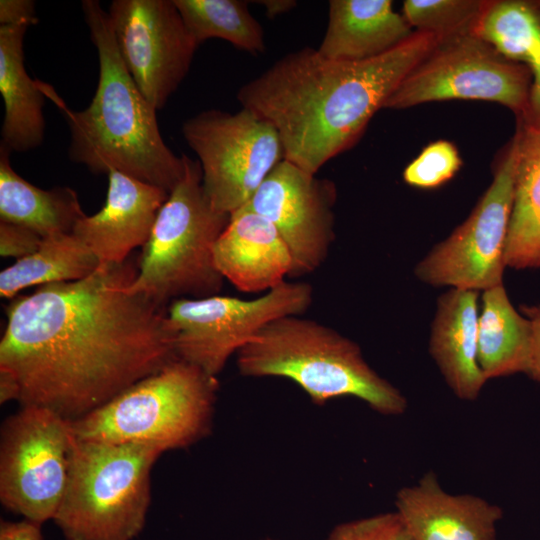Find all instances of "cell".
Listing matches in <instances>:
<instances>
[{
  "instance_id": "1",
  "label": "cell",
  "mask_w": 540,
  "mask_h": 540,
  "mask_svg": "<svg viewBox=\"0 0 540 540\" xmlns=\"http://www.w3.org/2000/svg\"><path fill=\"white\" fill-rule=\"evenodd\" d=\"M137 273L128 258L12 298L0 370L18 382L20 406L74 421L178 359L167 308L128 291Z\"/></svg>"
},
{
  "instance_id": "24",
  "label": "cell",
  "mask_w": 540,
  "mask_h": 540,
  "mask_svg": "<svg viewBox=\"0 0 540 540\" xmlns=\"http://www.w3.org/2000/svg\"><path fill=\"white\" fill-rule=\"evenodd\" d=\"M478 318V362L486 380L525 373L531 325L512 305L504 284L482 291Z\"/></svg>"
},
{
  "instance_id": "4",
  "label": "cell",
  "mask_w": 540,
  "mask_h": 540,
  "mask_svg": "<svg viewBox=\"0 0 540 540\" xmlns=\"http://www.w3.org/2000/svg\"><path fill=\"white\" fill-rule=\"evenodd\" d=\"M236 355L243 376L287 378L318 405L351 396L388 416L408 407L402 392L367 363L355 341L301 315L268 323Z\"/></svg>"
},
{
  "instance_id": "3",
  "label": "cell",
  "mask_w": 540,
  "mask_h": 540,
  "mask_svg": "<svg viewBox=\"0 0 540 540\" xmlns=\"http://www.w3.org/2000/svg\"><path fill=\"white\" fill-rule=\"evenodd\" d=\"M81 7L99 62L90 104L73 111L50 85L40 82L45 96L67 119L69 158L92 173L116 170L170 193L184 174V154L177 156L164 142L157 111L122 62L108 12L97 0H84Z\"/></svg>"
},
{
  "instance_id": "12",
  "label": "cell",
  "mask_w": 540,
  "mask_h": 540,
  "mask_svg": "<svg viewBox=\"0 0 540 540\" xmlns=\"http://www.w3.org/2000/svg\"><path fill=\"white\" fill-rule=\"evenodd\" d=\"M518 149L515 131L496 165L490 186L467 219L417 263V279L434 287L475 291L503 284Z\"/></svg>"
},
{
  "instance_id": "11",
  "label": "cell",
  "mask_w": 540,
  "mask_h": 540,
  "mask_svg": "<svg viewBox=\"0 0 540 540\" xmlns=\"http://www.w3.org/2000/svg\"><path fill=\"white\" fill-rule=\"evenodd\" d=\"M182 134L198 157L205 195L221 213L247 204L284 159L276 129L243 107L235 113L202 111L183 123Z\"/></svg>"
},
{
  "instance_id": "21",
  "label": "cell",
  "mask_w": 540,
  "mask_h": 540,
  "mask_svg": "<svg viewBox=\"0 0 540 540\" xmlns=\"http://www.w3.org/2000/svg\"><path fill=\"white\" fill-rule=\"evenodd\" d=\"M474 32L530 71L528 109L517 120L540 129V0H486Z\"/></svg>"
},
{
  "instance_id": "20",
  "label": "cell",
  "mask_w": 540,
  "mask_h": 540,
  "mask_svg": "<svg viewBox=\"0 0 540 540\" xmlns=\"http://www.w3.org/2000/svg\"><path fill=\"white\" fill-rule=\"evenodd\" d=\"M29 27L0 26V93L4 103L0 147L26 152L39 147L45 135V94L40 81L24 65L23 41Z\"/></svg>"
},
{
  "instance_id": "15",
  "label": "cell",
  "mask_w": 540,
  "mask_h": 540,
  "mask_svg": "<svg viewBox=\"0 0 540 540\" xmlns=\"http://www.w3.org/2000/svg\"><path fill=\"white\" fill-rule=\"evenodd\" d=\"M107 176L108 191L103 208L81 218L72 233L101 264L122 263L134 249L147 243L169 193L116 170H110Z\"/></svg>"
},
{
  "instance_id": "30",
  "label": "cell",
  "mask_w": 540,
  "mask_h": 540,
  "mask_svg": "<svg viewBox=\"0 0 540 540\" xmlns=\"http://www.w3.org/2000/svg\"><path fill=\"white\" fill-rule=\"evenodd\" d=\"M43 237L36 232L16 224L0 221V255L16 260L34 253Z\"/></svg>"
},
{
  "instance_id": "27",
  "label": "cell",
  "mask_w": 540,
  "mask_h": 540,
  "mask_svg": "<svg viewBox=\"0 0 540 540\" xmlns=\"http://www.w3.org/2000/svg\"><path fill=\"white\" fill-rule=\"evenodd\" d=\"M486 0H406L402 15L415 31L440 39L473 32Z\"/></svg>"
},
{
  "instance_id": "13",
  "label": "cell",
  "mask_w": 540,
  "mask_h": 540,
  "mask_svg": "<svg viewBox=\"0 0 540 540\" xmlns=\"http://www.w3.org/2000/svg\"><path fill=\"white\" fill-rule=\"evenodd\" d=\"M107 12L127 71L148 103L163 109L187 76L199 44L173 0H114Z\"/></svg>"
},
{
  "instance_id": "8",
  "label": "cell",
  "mask_w": 540,
  "mask_h": 540,
  "mask_svg": "<svg viewBox=\"0 0 540 540\" xmlns=\"http://www.w3.org/2000/svg\"><path fill=\"white\" fill-rule=\"evenodd\" d=\"M532 77L474 31L440 39L402 80L384 109H407L434 101L499 103L521 119L527 112Z\"/></svg>"
},
{
  "instance_id": "19",
  "label": "cell",
  "mask_w": 540,
  "mask_h": 540,
  "mask_svg": "<svg viewBox=\"0 0 540 540\" xmlns=\"http://www.w3.org/2000/svg\"><path fill=\"white\" fill-rule=\"evenodd\" d=\"M414 33L390 0H331L327 28L316 49L330 60L363 61L393 50Z\"/></svg>"
},
{
  "instance_id": "33",
  "label": "cell",
  "mask_w": 540,
  "mask_h": 540,
  "mask_svg": "<svg viewBox=\"0 0 540 540\" xmlns=\"http://www.w3.org/2000/svg\"><path fill=\"white\" fill-rule=\"evenodd\" d=\"M42 524L28 519L0 522V540H43Z\"/></svg>"
},
{
  "instance_id": "2",
  "label": "cell",
  "mask_w": 540,
  "mask_h": 540,
  "mask_svg": "<svg viewBox=\"0 0 540 540\" xmlns=\"http://www.w3.org/2000/svg\"><path fill=\"white\" fill-rule=\"evenodd\" d=\"M439 40L415 31L393 50L354 62L330 60L303 47L243 84L237 100L276 129L284 159L317 174L357 143L374 114Z\"/></svg>"
},
{
  "instance_id": "5",
  "label": "cell",
  "mask_w": 540,
  "mask_h": 540,
  "mask_svg": "<svg viewBox=\"0 0 540 540\" xmlns=\"http://www.w3.org/2000/svg\"><path fill=\"white\" fill-rule=\"evenodd\" d=\"M217 391L216 377L176 359L71 425L81 440L182 449L211 432Z\"/></svg>"
},
{
  "instance_id": "23",
  "label": "cell",
  "mask_w": 540,
  "mask_h": 540,
  "mask_svg": "<svg viewBox=\"0 0 540 540\" xmlns=\"http://www.w3.org/2000/svg\"><path fill=\"white\" fill-rule=\"evenodd\" d=\"M514 197L505 245L506 267L540 269V129L517 120Z\"/></svg>"
},
{
  "instance_id": "28",
  "label": "cell",
  "mask_w": 540,
  "mask_h": 540,
  "mask_svg": "<svg viewBox=\"0 0 540 540\" xmlns=\"http://www.w3.org/2000/svg\"><path fill=\"white\" fill-rule=\"evenodd\" d=\"M463 162L456 146L447 140H437L421 151L403 171L406 184L421 188H437L460 170Z\"/></svg>"
},
{
  "instance_id": "6",
  "label": "cell",
  "mask_w": 540,
  "mask_h": 540,
  "mask_svg": "<svg viewBox=\"0 0 540 540\" xmlns=\"http://www.w3.org/2000/svg\"><path fill=\"white\" fill-rule=\"evenodd\" d=\"M184 174L157 215L128 291L160 306L177 299L219 294L224 278L214 262V245L230 214L218 212L202 186L200 163L184 154Z\"/></svg>"
},
{
  "instance_id": "36",
  "label": "cell",
  "mask_w": 540,
  "mask_h": 540,
  "mask_svg": "<svg viewBox=\"0 0 540 540\" xmlns=\"http://www.w3.org/2000/svg\"><path fill=\"white\" fill-rule=\"evenodd\" d=\"M264 540H274V539L267 538V539H264Z\"/></svg>"
},
{
  "instance_id": "31",
  "label": "cell",
  "mask_w": 540,
  "mask_h": 540,
  "mask_svg": "<svg viewBox=\"0 0 540 540\" xmlns=\"http://www.w3.org/2000/svg\"><path fill=\"white\" fill-rule=\"evenodd\" d=\"M38 21L36 4L32 0H1V26H27Z\"/></svg>"
},
{
  "instance_id": "7",
  "label": "cell",
  "mask_w": 540,
  "mask_h": 540,
  "mask_svg": "<svg viewBox=\"0 0 540 540\" xmlns=\"http://www.w3.org/2000/svg\"><path fill=\"white\" fill-rule=\"evenodd\" d=\"M161 454L147 445L76 437L53 518L65 540H134L146 523L151 472Z\"/></svg>"
},
{
  "instance_id": "25",
  "label": "cell",
  "mask_w": 540,
  "mask_h": 540,
  "mask_svg": "<svg viewBox=\"0 0 540 540\" xmlns=\"http://www.w3.org/2000/svg\"><path fill=\"white\" fill-rule=\"evenodd\" d=\"M101 263L73 233L43 238L32 254L16 260L0 273V296L12 299L31 286L82 280Z\"/></svg>"
},
{
  "instance_id": "35",
  "label": "cell",
  "mask_w": 540,
  "mask_h": 540,
  "mask_svg": "<svg viewBox=\"0 0 540 540\" xmlns=\"http://www.w3.org/2000/svg\"><path fill=\"white\" fill-rule=\"evenodd\" d=\"M258 3L265 8L266 15L270 18L289 12L296 6L293 0H262Z\"/></svg>"
},
{
  "instance_id": "10",
  "label": "cell",
  "mask_w": 540,
  "mask_h": 540,
  "mask_svg": "<svg viewBox=\"0 0 540 540\" xmlns=\"http://www.w3.org/2000/svg\"><path fill=\"white\" fill-rule=\"evenodd\" d=\"M76 436L71 420L38 406H20L0 429V501L39 524L62 500Z\"/></svg>"
},
{
  "instance_id": "26",
  "label": "cell",
  "mask_w": 540,
  "mask_h": 540,
  "mask_svg": "<svg viewBox=\"0 0 540 540\" xmlns=\"http://www.w3.org/2000/svg\"><path fill=\"white\" fill-rule=\"evenodd\" d=\"M183 22L200 45L221 39L252 55L265 52L262 25L253 17L248 2L241 0H173Z\"/></svg>"
},
{
  "instance_id": "14",
  "label": "cell",
  "mask_w": 540,
  "mask_h": 540,
  "mask_svg": "<svg viewBox=\"0 0 540 540\" xmlns=\"http://www.w3.org/2000/svg\"><path fill=\"white\" fill-rule=\"evenodd\" d=\"M335 183L283 159L265 178L248 208L268 219L291 257L290 278L317 270L335 239Z\"/></svg>"
},
{
  "instance_id": "22",
  "label": "cell",
  "mask_w": 540,
  "mask_h": 540,
  "mask_svg": "<svg viewBox=\"0 0 540 540\" xmlns=\"http://www.w3.org/2000/svg\"><path fill=\"white\" fill-rule=\"evenodd\" d=\"M10 152L0 147V221L26 227L41 237L72 233L83 212L70 187L41 189L13 169Z\"/></svg>"
},
{
  "instance_id": "34",
  "label": "cell",
  "mask_w": 540,
  "mask_h": 540,
  "mask_svg": "<svg viewBox=\"0 0 540 540\" xmlns=\"http://www.w3.org/2000/svg\"><path fill=\"white\" fill-rule=\"evenodd\" d=\"M20 397V388L16 379L7 371L0 370V403L17 401Z\"/></svg>"
},
{
  "instance_id": "18",
  "label": "cell",
  "mask_w": 540,
  "mask_h": 540,
  "mask_svg": "<svg viewBox=\"0 0 540 540\" xmlns=\"http://www.w3.org/2000/svg\"><path fill=\"white\" fill-rule=\"evenodd\" d=\"M479 291L450 288L437 300L429 352L451 391L476 400L487 382L478 362Z\"/></svg>"
},
{
  "instance_id": "32",
  "label": "cell",
  "mask_w": 540,
  "mask_h": 540,
  "mask_svg": "<svg viewBox=\"0 0 540 540\" xmlns=\"http://www.w3.org/2000/svg\"><path fill=\"white\" fill-rule=\"evenodd\" d=\"M531 325V343L525 374L540 383V305L524 306L521 309Z\"/></svg>"
},
{
  "instance_id": "9",
  "label": "cell",
  "mask_w": 540,
  "mask_h": 540,
  "mask_svg": "<svg viewBox=\"0 0 540 540\" xmlns=\"http://www.w3.org/2000/svg\"><path fill=\"white\" fill-rule=\"evenodd\" d=\"M313 301L307 282H284L253 299L213 295L182 298L167 307L178 359L216 377L268 323L302 315Z\"/></svg>"
},
{
  "instance_id": "16",
  "label": "cell",
  "mask_w": 540,
  "mask_h": 540,
  "mask_svg": "<svg viewBox=\"0 0 540 540\" xmlns=\"http://www.w3.org/2000/svg\"><path fill=\"white\" fill-rule=\"evenodd\" d=\"M395 507L412 540H497L503 516L480 496L445 491L432 470L401 488Z\"/></svg>"
},
{
  "instance_id": "29",
  "label": "cell",
  "mask_w": 540,
  "mask_h": 540,
  "mask_svg": "<svg viewBox=\"0 0 540 540\" xmlns=\"http://www.w3.org/2000/svg\"><path fill=\"white\" fill-rule=\"evenodd\" d=\"M325 540H412L396 511L347 521L335 526Z\"/></svg>"
},
{
  "instance_id": "17",
  "label": "cell",
  "mask_w": 540,
  "mask_h": 540,
  "mask_svg": "<svg viewBox=\"0 0 540 540\" xmlns=\"http://www.w3.org/2000/svg\"><path fill=\"white\" fill-rule=\"evenodd\" d=\"M213 255L223 278L247 293L274 289L292 270L290 251L275 226L246 205L230 214Z\"/></svg>"
}]
</instances>
